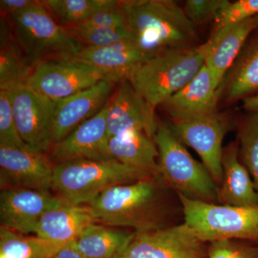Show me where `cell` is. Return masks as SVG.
Listing matches in <instances>:
<instances>
[{
  "label": "cell",
  "mask_w": 258,
  "mask_h": 258,
  "mask_svg": "<svg viewBox=\"0 0 258 258\" xmlns=\"http://www.w3.org/2000/svg\"><path fill=\"white\" fill-rule=\"evenodd\" d=\"M222 166V181L218 194V201L221 205L257 206L258 194L252 176L240 160L237 142L224 149Z\"/></svg>",
  "instance_id": "obj_20"
},
{
  "label": "cell",
  "mask_w": 258,
  "mask_h": 258,
  "mask_svg": "<svg viewBox=\"0 0 258 258\" xmlns=\"http://www.w3.org/2000/svg\"><path fill=\"white\" fill-rule=\"evenodd\" d=\"M8 17L15 41L32 68L45 61L68 60L82 48L41 1Z\"/></svg>",
  "instance_id": "obj_5"
},
{
  "label": "cell",
  "mask_w": 258,
  "mask_h": 258,
  "mask_svg": "<svg viewBox=\"0 0 258 258\" xmlns=\"http://www.w3.org/2000/svg\"><path fill=\"white\" fill-rule=\"evenodd\" d=\"M53 163L46 153L31 148L0 147L1 189H52Z\"/></svg>",
  "instance_id": "obj_11"
},
{
  "label": "cell",
  "mask_w": 258,
  "mask_h": 258,
  "mask_svg": "<svg viewBox=\"0 0 258 258\" xmlns=\"http://www.w3.org/2000/svg\"><path fill=\"white\" fill-rule=\"evenodd\" d=\"M154 110L128 80L119 83L110 99L107 117L109 140L130 131H141L154 139L158 125Z\"/></svg>",
  "instance_id": "obj_17"
},
{
  "label": "cell",
  "mask_w": 258,
  "mask_h": 258,
  "mask_svg": "<svg viewBox=\"0 0 258 258\" xmlns=\"http://www.w3.org/2000/svg\"><path fill=\"white\" fill-rule=\"evenodd\" d=\"M64 28L82 47H101L121 42H136L134 35L127 28H84L79 25Z\"/></svg>",
  "instance_id": "obj_29"
},
{
  "label": "cell",
  "mask_w": 258,
  "mask_h": 258,
  "mask_svg": "<svg viewBox=\"0 0 258 258\" xmlns=\"http://www.w3.org/2000/svg\"><path fill=\"white\" fill-rule=\"evenodd\" d=\"M242 106L247 112L258 111V94L244 99Z\"/></svg>",
  "instance_id": "obj_37"
},
{
  "label": "cell",
  "mask_w": 258,
  "mask_h": 258,
  "mask_svg": "<svg viewBox=\"0 0 258 258\" xmlns=\"http://www.w3.org/2000/svg\"><path fill=\"white\" fill-rule=\"evenodd\" d=\"M8 93L17 127L24 142L36 152L50 151L54 102L40 96L25 85Z\"/></svg>",
  "instance_id": "obj_12"
},
{
  "label": "cell",
  "mask_w": 258,
  "mask_h": 258,
  "mask_svg": "<svg viewBox=\"0 0 258 258\" xmlns=\"http://www.w3.org/2000/svg\"><path fill=\"white\" fill-rule=\"evenodd\" d=\"M95 222L89 205L64 203L42 215L35 234L45 240L69 243L77 240Z\"/></svg>",
  "instance_id": "obj_21"
},
{
  "label": "cell",
  "mask_w": 258,
  "mask_h": 258,
  "mask_svg": "<svg viewBox=\"0 0 258 258\" xmlns=\"http://www.w3.org/2000/svg\"><path fill=\"white\" fill-rule=\"evenodd\" d=\"M160 181L152 176L106 190L89 205L95 220L136 232L162 228Z\"/></svg>",
  "instance_id": "obj_2"
},
{
  "label": "cell",
  "mask_w": 258,
  "mask_h": 258,
  "mask_svg": "<svg viewBox=\"0 0 258 258\" xmlns=\"http://www.w3.org/2000/svg\"><path fill=\"white\" fill-rule=\"evenodd\" d=\"M258 15V0H239L230 3L215 22L212 35L220 33L236 24L250 20Z\"/></svg>",
  "instance_id": "obj_31"
},
{
  "label": "cell",
  "mask_w": 258,
  "mask_h": 258,
  "mask_svg": "<svg viewBox=\"0 0 258 258\" xmlns=\"http://www.w3.org/2000/svg\"><path fill=\"white\" fill-rule=\"evenodd\" d=\"M219 101L218 88L205 64L189 83L161 107L170 122H182L218 113Z\"/></svg>",
  "instance_id": "obj_18"
},
{
  "label": "cell",
  "mask_w": 258,
  "mask_h": 258,
  "mask_svg": "<svg viewBox=\"0 0 258 258\" xmlns=\"http://www.w3.org/2000/svg\"><path fill=\"white\" fill-rule=\"evenodd\" d=\"M66 244L0 228V258H53Z\"/></svg>",
  "instance_id": "obj_26"
},
{
  "label": "cell",
  "mask_w": 258,
  "mask_h": 258,
  "mask_svg": "<svg viewBox=\"0 0 258 258\" xmlns=\"http://www.w3.org/2000/svg\"><path fill=\"white\" fill-rule=\"evenodd\" d=\"M53 258H89L78 249L74 244V241L64 245Z\"/></svg>",
  "instance_id": "obj_36"
},
{
  "label": "cell",
  "mask_w": 258,
  "mask_h": 258,
  "mask_svg": "<svg viewBox=\"0 0 258 258\" xmlns=\"http://www.w3.org/2000/svg\"><path fill=\"white\" fill-rule=\"evenodd\" d=\"M208 258H258V248L233 243L232 240L211 242Z\"/></svg>",
  "instance_id": "obj_33"
},
{
  "label": "cell",
  "mask_w": 258,
  "mask_h": 258,
  "mask_svg": "<svg viewBox=\"0 0 258 258\" xmlns=\"http://www.w3.org/2000/svg\"><path fill=\"white\" fill-rule=\"evenodd\" d=\"M204 242L186 224L135 232L113 258H205Z\"/></svg>",
  "instance_id": "obj_8"
},
{
  "label": "cell",
  "mask_w": 258,
  "mask_h": 258,
  "mask_svg": "<svg viewBox=\"0 0 258 258\" xmlns=\"http://www.w3.org/2000/svg\"><path fill=\"white\" fill-rule=\"evenodd\" d=\"M0 147H29L19 133L9 93L0 91Z\"/></svg>",
  "instance_id": "obj_30"
},
{
  "label": "cell",
  "mask_w": 258,
  "mask_h": 258,
  "mask_svg": "<svg viewBox=\"0 0 258 258\" xmlns=\"http://www.w3.org/2000/svg\"><path fill=\"white\" fill-rule=\"evenodd\" d=\"M258 94V29H256L218 88L219 98L232 103Z\"/></svg>",
  "instance_id": "obj_22"
},
{
  "label": "cell",
  "mask_w": 258,
  "mask_h": 258,
  "mask_svg": "<svg viewBox=\"0 0 258 258\" xmlns=\"http://www.w3.org/2000/svg\"><path fill=\"white\" fill-rule=\"evenodd\" d=\"M108 152L114 160L159 178L157 144L145 132L130 131L115 136L108 142Z\"/></svg>",
  "instance_id": "obj_23"
},
{
  "label": "cell",
  "mask_w": 258,
  "mask_h": 258,
  "mask_svg": "<svg viewBox=\"0 0 258 258\" xmlns=\"http://www.w3.org/2000/svg\"><path fill=\"white\" fill-rule=\"evenodd\" d=\"M154 142L159 152V178L178 195L214 203L219 187L203 163L195 160L167 123L158 122Z\"/></svg>",
  "instance_id": "obj_6"
},
{
  "label": "cell",
  "mask_w": 258,
  "mask_h": 258,
  "mask_svg": "<svg viewBox=\"0 0 258 258\" xmlns=\"http://www.w3.org/2000/svg\"><path fill=\"white\" fill-rule=\"evenodd\" d=\"M125 25L141 48L153 54L195 46L196 26L173 0H122Z\"/></svg>",
  "instance_id": "obj_1"
},
{
  "label": "cell",
  "mask_w": 258,
  "mask_h": 258,
  "mask_svg": "<svg viewBox=\"0 0 258 258\" xmlns=\"http://www.w3.org/2000/svg\"><path fill=\"white\" fill-rule=\"evenodd\" d=\"M102 81H106L104 76L94 70L74 61L56 60L35 66L25 86L43 98L55 102Z\"/></svg>",
  "instance_id": "obj_9"
},
{
  "label": "cell",
  "mask_w": 258,
  "mask_h": 258,
  "mask_svg": "<svg viewBox=\"0 0 258 258\" xmlns=\"http://www.w3.org/2000/svg\"><path fill=\"white\" fill-rule=\"evenodd\" d=\"M35 3L36 1H32V0H1L0 9H1L2 14L10 16L27 9Z\"/></svg>",
  "instance_id": "obj_35"
},
{
  "label": "cell",
  "mask_w": 258,
  "mask_h": 258,
  "mask_svg": "<svg viewBox=\"0 0 258 258\" xmlns=\"http://www.w3.org/2000/svg\"><path fill=\"white\" fill-rule=\"evenodd\" d=\"M0 91L26 85L32 68L15 41L10 20L2 14L0 22Z\"/></svg>",
  "instance_id": "obj_24"
},
{
  "label": "cell",
  "mask_w": 258,
  "mask_h": 258,
  "mask_svg": "<svg viewBox=\"0 0 258 258\" xmlns=\"http://www.w3.org/2000/svg\"><path fill=\"white\" fill-rule=\"evenodd\" d=\"M155 55L136 42H128L106 47H83L68 60L96 71L106 81L115 84L130 79L139 66Z\"/></svg>",
  "instance_id": "obj_16"
},
{
  "label": "cell",
  "mask_w": 258,
  "mask_h": 258,
  "mask_svg": "<svg viewBox=\"0 0 258 258\" xmlns=\"http://www.w3.org/2000/svg\"><path fill=\"white\" fill-rule=\"evenodd\" d=\"M51 15L60 25L73 27L81 25L93 15L114 8L117 0H44Z\"/></svg>",
  "instance_id": "obj_27"
},
{
  "label": "cell",
  "mask_w": 258,
  "mask_h": 258,
  "mask_svg": "<svg viewBox=\"0 0 258 258\" xmlns=\"http://www.w3.org/2000/svg\"><path fill=\"white\" fill-rule=\"evenodd\" d=\"M66 201L49 191L4 189L0 193L1 227L18 233H35L42 215Z\"/></svg>",
  "instance_id": "obj_15"
},
{
  "label": "cell",
  "mask_w": 258,
  "mask_h": 258,
  "mask_svg": "<svg viewBox=\"0 0 258 258\" xmlns=\"http://www.w3.org/2000/svg\"><path fill=\"white\" fill-rule=\"evenodd\" d=\"M239 155L258 194V111L247 112L238 128Z\"/></svg>",
  "instance_id": "obj_28"
},
{
  "label": "cell",
  "mask_w": 258,
  "mask_h": 258,
  "mask_svg": "<svg viewBox=\"0 0 258 258\" xmlns=\"http://www.w3.org/2000/svg\"><path fill=\"white\" fill-rule=\"evenodd\" d=\"M134 235L95 222L88 226L74 244L88 257L113 258L127 247Z\"/></svg>",
  "instance_id": "obj_25"
},
{
  "label": "cell",
  "mask_w": 258,
  "mask_h": 258,
  "mask_svg": "<svg viewBox=\"0 0 258 258\" xmlns=\"http://www.w3.org/2000/svg\"><path fill=\"white\" fill-rule=\"evenodd\" d=\"M256 30L253 18L211 35L207 43L205 66L217 88L237 60L249 36Z\"/></svg>",
  "instance_id": "obj_19"
},
{
  "label": "cell",
  "mask_w": 258,
  "mask_h": 258,
  "mask_svg": "<svg viewBox=\"0 0 258 258\" xmlns=\"http://www.w3.org/2000/svg\"><path fill=\"white\" fill-rule=\"evenodd\" d=\"M228 0H187L183 10L190 21L196 26L216 21L220 13L230 4Z\"/></svg>",
  "instance_id": "obj_32"
},
{
  "label": "cell",
  "mask_w": 258,
  "mask_h": 258,
  "mask_svg": "<svg viewBox=\"0 0 258 258\" xmlns=\"http://www.w3.org/2000/svg\"><path fill=\"white\" fill-rule=\"evenodd\" d=\"M174 136L185 145L192 148L217 184H221L224 138L229 122L219 113L182 122L167 123Z\"/></svg>",
  "instance_id": "obj_10"
},
{
  "label": "cell",
  "mask_w": 258,
  "mask_h": 258,
  "mask_svg": "<svg viewBox=\"0 0 258 258\" xmlns=\"http://www.w3.org/2000/svg\"><path fill=\"white\" fill-rule=\"evenodd\" d=\"M79 26L84 28H126L124 15L119 3L114 8L93 15Z\"/></svg>",
  "instance_id": "obj_34"
},
{
  "label": "cell",
  "mask_w": 258,
  "mask_h": 258,
  "mask_svg": "<svg viewBox=\"0 0 258 258\" xmlns=\"http://www.w3.org/2000/svg\"><path fill=\"white\" fill-rule=\"evenodd\" d=\"M109 106L110 100L101 111L51 147L50 159L55 165L81 159L114 160L108 152L107 117Z\"/></svg>",
  "instance_id": "obj_13"
},
{
  "label": "cell",
  "mask_w": 258,
  "mask_h": 258,
  "mask_svg": "<svg viewBox=\"0 0 258 258\" xmlns=\"http://www.w3.org/2000/svg\"><path fill=\"white\" fill-rule=\"evenodd\" d=\"M114 85L102 81L92 87L54 102L51 125L52 147L101 111L111 98Z\"/></svg>",
  "instance_id": "obj_14"
},
{
  "label": "cell",
  "mask_w": 258,
  "mask_h": 258,
  "mask_svg": "<svg viewBox=\"0 0 258 258\" xmlns=\"http://www.w3.org/2000/svg\"><path fill=\"white\" fill-rule=\"evenodd\" d=\"M254 24H255L256 29H258V15L253 18Z\"/></svg>",
  "instance_id": "obj_38"
},
{
  "label": "cell",
  "mask_w": 258,
  "mask_h": 258,
  "mask_svg": "<svg viewBox=\"0 0 258 258\" xmlns=\"http://www.w3.org/2000/svg\"><path fill=\"white\" fill-rule=\"evenodd\" d=\"M152 176L115 160L81 159L54 166L52 189L66 203L89 205L109 188Z\"/></svg>",
  "instance_id": "obj_4"
},
{
  "label": "cell",
  "mask_w": 258,
  "mask_h": 258,
  "mask_svg": "<svg viewBox=\"0 0 258 258\" xmlns=\"http://www.w3.org/2000/svg\"><path fill=\"white\" fill-rule=\"evenodd\" d=\"M184 223L203 242L232 239L258 242V205H217L179 195Z\"/></svg>",
  "instance_id": "obj_7"
},
{
  "label": "cell",
  "mask_w": 258,
  "mask_h": 258,
  "mask_svg": "<svg viewBox=\"0 0 258 258\" xmlns=\"http://www.w3.org/2000/svg\"><path fill=\"white\" fill-rule=\"evenodd\" d=\"M208 45L163 51L139 66L128 80L137 92L156 108L175 94L205 64Z\"/></svg>",
  "instance_id": "obj_3"
}]
</instances>
